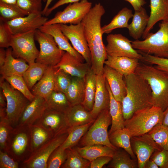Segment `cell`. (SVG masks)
I'll list each match as a JSON object with an SVG mask.
<instances>
[{
    "label": "cell",
    "instance_id": "6da1fadb",
    "mask_svg": "<svg viewBox=\"0 0 168 168\" xmlns=\"http://www.w3.org/2000/svg\"><path fill=\"white\" fill-rule=\"evenodd\" d=\"M105 12L101 3H96L81 22L91 54V68L96 75L103 73L104 62L107 58L101 26V17Z\"/></svg>",
    "mask_w": 168,
    "mask_h": 168
},
{
    "label": "cell",
    "instance_id": "7a4b0ae2",
    "mask_svg": "<svg viewBox=\"0 0 168 168\" xmlns=\"http://www.w3.org/2000/svg\"><path fill=\"white\" fill-rule=\"evenodd\" d=\"M126 94L122 104L125 120L136 112L153 106L152 91L147 81L135 73L124 77Z\"/></svg>",
    "mask_w": 168,
    "mask_h": 168
},
{
    "label": "cell",
    "instance_id": "3957f363",
    "mask_svg": "<svg viewBox=\"0 0 168 168\" xmlns=\"http://www.w3.org/2000/svg\"><path fill=\"white\" fill-rule=\"evenodd\" d=\"M134 73L149 85L152 91L153 106L164 111L168 106V74L154 66L140 63Z\"/></svg>",
    "mask_w": 168,
    "mask_h": 168
},
{
    "label": "cell",
    "instance_id": "277c9868",
    "mask_svg": "<svg viewBox=\"0 0 168 168\" xmlns=\"http://www.w3.org/2000/svg\"><path fill=\"white\" fill-rule=\"evenodd\" d=\"M155 33H149L144 40L132 41L133 47L142 53L168 59V20L162 21Z\"/></svg>",
    "mask_w": 168,
    "mask_h": 168
},
{
    "label": "cell",
    "instance_id": "5b68a950",
    "mask_svg": "<svg viewBox=\"0 0 168 168\" xmlns=\"http://www.w3.org/2000/svg\"><path fill=\"white\" fill-rule=\"evenodd\" d=\"M163 111L152 106L135 112L130 119L125 120V127L131 136H139L147 133L156 125L162 124Z\"/></svg>",
    "mask_w": 168,
    "mask_h": 168
},
{
    "label": "cell",
    "instance_id": "8992f818",
    "mask_svg": "<svg viewBox=\"0 0 168 168\" xmlns=\"http://www.w3.org/2000/svg\"><path fill=\"white\" fill-rule=\"evenodd\" d=\"M80 140L82 147L95 144L107 146L116 149L110 142L108 129L111 124L109 109L102 111Z\"/></svg>",
    "mask_w": 168,
    "mask_h": 168
},
{
    "label": "cell",
    "instance_id": "52a82bcc",
    "mask_svg": "<svg viewBox=\"0 0 168 168\" xmlns=\"http://www.w3.org/2000/svg\"><path fill=\"white\" fill-rule=\"evenodd\" d=\"M0 86L6 99V118L13 127L17 125L25 109L30 102L1 77Z\"/></svg>",
    "mask_w": 168,
    "mask_h": 168
},
{
    "label": "cell",
    "instance_id": "ba28073f",
    "mask_svg": "<svg viewBox=\"0 0 168 168\" xmlns=\"http://www.w3.org/2000/svg\"><path fill=\"white\" fill-rule=\"evenodd\" d=\"M35 39L39 43L40 51L36 62L48 66L54 67L60 61L65 51L60 49L51 35L35 30Z\"/></svg>",
    "mask_w": 168,
    "mask_h": 168
},
{
    "label": "cell",
    "instance_id": "9c48e42d",
    "mask_svg": "<svg viewBox=\"0 0 168 168\" xmlns=\"http://www.w3.org/2000/svg\"><path fill=\"white\" fill-rule=\"evenodd\" d=\"M35 31L12 35L11 43L13 56L25 60L29 64L35 62L39 53L35 42Z\"/></svg>",
    "mask_w": 168,
    "mask_h": 168
},
{
    "label": "cell",
    "instance_id": "30bf717a",
    "mask_svg": "<svg viewBox=\"0 0 168 168\" xmlns=\"http://www.w3.org/2000/svg\"><path fill=\"white\" fill-rule=\"evenodd\" d=\"M92 5V3L87 0H81L69 3L63 11L58 12L53 18L48 20L44 25L80 23L91 8Z\"/></svg>",
    "mask_w": 168,
    "mask_h": 168
},
{
    "label": "cell",
    "instance_id": "8fae6325",
    "mask_svg": "<svg viewBox=\"0 0 168 168\" xmlns=\"http://www.w3.org/2000/svg\"><path fill=\"white\" fill-rule=\"evenodd\" d=\"M68 135V131L53 137L32 152L24 162L26 167L47 168L48 160L53 152L63 143Z\"/></svg>",
    "mask_w": 168,
    "mask_h": 168
},
{
    "label": "cell",
    "instance_id": "7c38bea8",
    "mask_svg": "<svg viewBox=\"0 0 168 168\" xmlns=\"http://www.w3.org/2000/svg\"><path fill=\"white\" fill-rule=\"evenodd\" d=\"M105 49L107 55L126 57L142 60V56L132 47V41L121 34H110L106 37Z\"/></svg>",
    "mask_w": 168,
    "mask_h": 168
},
{
    "label": "cell",
    "instance_id": "4fadbf2b",
    "mask_svg": "<svg viewBox=\"0 0 168 168\" xmlns=\"http://www.w3.org/2000/svg\"><path fill=\"white\" fill-rule=\"evenodd\" d=\"M60 24L61 29L71 43L73 48L91 66V56L81 23L76 25Z\"/></svg>",
    "mask_w": 168,
    "mask_h": 168
},
{
    "label": "cell",
    "instance_id": "5bb4252c",
    "mask_svg": "<svg viewBox=\"0 0 168 168\" xmlns=\"http://www.w3.org/2000/svg\"><path fill=\"white\" fill-rule=\"evenodd\" d=\"M131 144L139 168H144L146 162L155 151L163 149L148 133L132 137Z\"/></svg>",
    "mask_w": 168,
    "mask_h": 168
},
{
    "label": "cell",
    "instance_id": "9a60e30c",
    "mask_svg": "<svg viewBox=\"0 0 168 168\" xmlns=\"http://www.w3.org/2000/svg\"><path fill=\"white\" fill-rule=\"evenodd\" d=\"M42 13H33L6 22L13 35L23 34L39 29L48 20Z\"/></svg>",
    "mask_w": 168,
    "mask_h": 168
},
{
    "label": "cell",
    "instance_id": "2e32d148",
    "mask_svg": "<svg viewBox=\"0 0 168 168\" xmlns=\"http://www.w3.org/2000/svg\"><path fill=\"white\" fill-rule=\"evenodd\" d=\"M35 123L41 126L54 137L67 132L69 128L66 114L48 110Z\"/></svg>",
    "mask_w": 168,
    "mask_h": 168
},
{
    "label": "cell",
    "instance_id": "e0dca14e",
    "mask_svg": "<svg viewBox=\"0 0 168 168\" xmlns=\"http://www.w3.org/2000/svg\"><path fill=\"white\" fill-rule=\"evenodd\" d=\"M46 110L45 99L35 96L23 112L17 125L18 130L30 128L42 116Z\"/></svg>",
    "mask_w": 168,
    "mask_h": 168
},
{
    "label": "cell",
    "instance_id": "ac0fdd59",
    "mask_svg": "<svg viewBox=\"0 0 168 168\" xmlns=\"http://www.w3.org/2000/svg\"><path fill=\"white\" fill-rule=\"evenodd\" d=\"M54 68L62 70L72 76L85 77L91 68L88 64L82 62L72 55L65 52L59 62Z\"/></svg>",
    "mask_w": 168,
    "mask_h": 168
},
{
    "label": "cell",
    "instance_id": "d6986e66",
    "mask_svg": "<svg viewBox=\"0 0 168 168\" xmlns=\"http://www.w3.org/2000/svg\"><path fill=\"white\" fill-rule=\"evenodd\" d=\"M96 88L94 103L90 111L96 119L103 110L109 109L110 96L106 85V80L104 73L96 75Z\"/></svg>",
    "mask_w": 168,
    "mask_h": 168
},
{
    "label": "cell",
    "instance_id": "ffe728a7",
    "mask_svg": "<svg viewBox=\"0 0 168 168\" xmlns=\"http://www.w3.org/2000/svg\"><path fill=\"white\" fill-rule=\"evenodd\" d=\"M39 30L52 35L60 49L69 53L80 61L84 63L85 60L83 57L72 46L68 39L62 32L60 24L44 25Z\"/></svg>",
    "mask_w": 168,
    "mask_h": 168
},
{
    "label": "cell",
    "instance_id": "44dd1931",
    "mask_svg": "<svg viewBox=\"0 0 168 168\" xmlns=\"http://www.w3.org/2000/svg\"><path fill=\"white\" fill-rule=\"evenodd\" d=\"M103 73L115 99L122 103L126 94L124 76L115 69L105 65Z\"/></svg>",
    "mask_w": 168,
    "mask_h": 168
},
{
    "label": "cell",
    "instance_id": "7402d4cb",
    "mask_svg": "<svg viewBox=\"0 0 168 168\" xmlns=\"http://www.w3.org/2000/svg\"><path fill=\"white\" fill-rule=\"evenodd\" d=\"M29 66L25 60L15 58L12 54V48H8L6 50V57L3 65L0 68L1 77L6 78L14 75L22 76Z\"/></svg>",
    "mask_w": 168,
    "mask_h": 168
},
{
    "label": "cell",
    "instance_id": "603a6c76",
    "mask_svg": "<svg viewBox=\"0 0 168 168\" xmlns=\"http://www.w3.org/2000/svg\"><path fill=\"white\" fill-rule=\"evenodd\" d=\"M150 14L142 35L145 39L156 23L168 20V0H150Z\"/></svg>",
    "mask_w": 168,
    "mask_h": 168
},
{
    "label": "cell",
    "instance_id": "cb8c5ba5",
    "mask_svg": "<svg viewBox=\"0 0 168 168\" xmlns=\"http://www.w3.org/2000/svg\"><path fill=\"white\" fill-rule=\"evenodd\" d=\"M139 59L126 57L107 55L104 64L116 70L124 77L134 73Z\"/></svg>",
    "mask_w": 168,
    "mask_h": 168
},
{
    "label": "cell",
    "instance_id": "d4e9b609",
    "mask_svg": "<svg viewBox=\"0 0 168 168\" xmlns=\"http://www.w3.org/2000/svg\"><path fill=\"white\" fill-rule=\"evenodd\" d=\"M55 69L49 66L41 79L34 86L31 91L35 96L46 99L54 90Z\"/></svg>",
    "mask_w": 168,
    "mask_h": 168
},
{
    "label": "cell",
    "instance_id": "484cf974",
    "mask_svg": "<svg viewBox=\"0 0 168 168\" xmlns=\"http://www.w3.org/2000/svg\"><path fill=\"white\" fill-rule=\"evenodd\" d=\"M66 114L69 128L85 124L95 119L82 104L72 106Z\"/></svg>",
    "mask_w": 168,
    "mask_h": 168
},
{
    "label": "cell",
    "instance_id": "4316f807",
    "mask_svg": "<svg viewBox=\"0 0 168 168\" xmlns=\"http://www.w3.org/2000/svg\"><path fill=\"white\" fill-rule=\"evenodd\" d=\"M106 85L110 96L109 112L111 118V126L109 135L115 131L125 128L122 103L114 98L106 80Z\"/></svg>",
    "mask_w": 168,
    "mask_h": 168
},
{
    "label": "cell",
    "instance_id": "83f0119b",
    "mask_svg": "<svg viewBox=\"0 0 168 168\" xmlns=\"http://www.w3.org/2000/svg\"><path fill=\"white\" fill-rule=\"evenodd\" d=\"M149 17L146 10L142 7L138 10L134 11L132 21L127 28L131 36L137 40L142 36L147 26Z\"/></svg>",
    "mask_w": 168,
    "mask_h": 168
},
{
    "label": "cell",
    "instance_id": "f1b7e54d",
    "mask_svg": "<svg viewBox=\"0 0 168 168\" xmlns=\"http://www.w3.org/2000/svg\"><path fill=\"white\" fill-rule=\"evenodd\" d=\"M85 77H72L71 83L65 94L71 105L82 104L85 97Z\"/></svg>",
    "mask_w": 168,
    "mask_h": 168
},
{
    "label": "cell",
    "instance_id": "f546056e",
    "mask_svg": "<svg viewBox=\"0 0 168 168\" xmlns=\"http://www.w3.org/2000/svg\"><path fill=\"white\" fill-rule=\"evenodd\" d=\"M132 137L128 130L125 127L116 130L109 134L110 141L114 147L124 149L129 153L133 159H137L131 146Z\"/></svg>",
    "mask_w": 168,
    "mask_h": 168
},
{
    "label": "cell",
    "instance_id": "4dcf8cb0",
    "mask_svg": "<svg viewBox=\"0 0 168 168\" xmlns=\"http://www.w3.org/2000/svg\"><path fill=\"white\" fill-rule=\"evenodd\" d=\"M76 148L83 158L90 162L101 156H107L112 157L115 149L101 144L77 147Z\"/></svg>",
    "mask_w": 168,
    "mask_h": 168
},
{
    "label": "cell",
    "instance_id": "1f68e13d",
    "mask_svg": "<svg viewBox=\"0 0 168 168\" xmlns=\"http://www.w3.org/2000/svg\"><path fill=\"white\" fill-rule=\"evenodd\" d=\"M108 167L111 168H137V159H133L126 151L120 148H117L110 162Z\"/></svg>",
    "mask_w": 168,
    "mask_h": 168
},
{
    "label": "cell",
    "instance_id": "d6a6232c",
    "mask_svg": "<svg viewBox=\"0 0 168 168\" xmlns=\"http://www.w3.org/2000/svg\"><path fill=\"white\" fill-rule=\"evenodd\" d=\"M96 76L91 68L85 77V94L82 104L90 111L92 110L94 103L96 88Z\"/></svg>",
    "mask_w": 168,
    "mask_h": 168
},
{
    "label": "cell",
    "instance_id": "836d02e7",
    "mask_svg": "<svg viewBox=\"0 0 168 168\" xmlns=\"http://www.w3.org/2000/svg\"><path fill=\"white\" fill-rule=\"evenodd\" d=\"M47 110L56 111L66 114L72 106L65 94L53 91L46 99Z\"/></svg>",
    "mask_w": 168,
    "mask_h": 168
},
{
    "label": "cell",
    "instance_id": "e575fe53",
    "mask_svg": "<svg viewBox=\"0 0 168 168\" xmlns=\"http://www.w3.org/2000/svg\"><path fill=\"white\" fill-rule=\"evenodd\" d=\"M133 16L131 10L126 7L123 8L113 17L109 24L101 27L102 33L109 34L116 29L128 28V21Z\"/></svg>",
    "mask_w": 168,
    "mask_h": 168
},
{
    "label": "cell",
    "instance_id": "d590c367",
    "mask_svg": "<svg viewBox=\"0 0 168 168\" xmlns=\"http://www.w3.org/2000/svg\"><path fill=\"white\" fill-rule=\"evenodd\" d=\"M48 67L36 62L29 64L22 77L30 90L41 79Z\"/></svg>",
    "mask_w": 168,
    "mask_h": 168
},
{
    "label": "cell",
    "instance_id": "8d00e7d4",
    "mask_svg": "<svg viewBox=\"0 0 168 168\" xmlns=\"http://www.w3.org/2000/svg\"><path fill=\"white\" fill-rule=\"evenodd\" d=\"M30 128L31 138L30 148L32 152L54 137L51 133L37 124H34Z\"/></svg>",
    "mask_w": 168,
    "mask_h": 168
},
{
    "label": "cell",
    "instance_id": "74e56055",
    "mask_svg": "<svg viewBox=\"0 0 168 168\" xmlns=\"http://www.w3.org/2000/svg\"><path fill=\"white\" fill-rule=\"evenodd\" d=\"M95 120L85 124L70 127L68 135L63 143L61 145L64 149L75 146L85 134Z\"/></svg>",
    "mask_w": 168,
    "mask_h": 168
},
{
    "label": "cell",
    "instance_id": "f35d334b",
    "mask_svg": "<svg viewBox=\"0 0 168 168\" xmlns=\"http://www.w3.org/2000/svg\"><path fill=\"white\" fill-rule=\"evenodd\" d=\"M67 159L61 167L63 168H90L91 162L83 158L76 147H73L66 149Z\"/></svg>",
    "mask_w": 168,
    "mask_h": 168
},
{
    "label": "cell",
    "instance_id": "ab89813d",
    "mask_svg": "<svg viewBox=\"0 0 168 168\" xmlns=\"http://www.w3.org/2000/svg\"><path fill=\"white\" fill-rule=\"evenodd\" d=\"M0 21L5 22L27 15L18 6L0 2Z\"/></svg>",
    "mask_w": 168,
    "mask_h": 168
},
{
    "label": "cell",
    "instance_id": "60d3db41",
    "mask_svg": "<svg viewBox=\"0 0 168 168\" xmlns=\"http://www.w3.org/2000/svg\"><path fill=\"white\" fill-rule=\"evenodd\" d=\"M147 133L162 149L168 151V126L158 124Z\"/></svg>",
    "mask_w": 168,
    "mask_h": 168
},
{
    "label": "cell",
    "instance_id": "b9f144b4",
    "mask_svg": "<svg viewBox=\"0 0 168 168\" xmlns=\"http://www.w3.org/2000/svg\"><path fill=\"white\" fill-rule=\"evenodd\" d=\"M5 79L14 88L22 93L30 102L35 96L28 87L22 76L14 75L6 78Z\"/></svg>",
    "mask_w": 168,
    "mask_h": 168
},
{
    "label": "cell",
    "instance_id": "7bdbcfd3",
    "mask_svg": "<svg viewBox=\"0 0 168 168\" xmlns=\"http://www.w3.org/2000/svg\"><path fill=\"white\" fill-rule=\"evenodd\" d=\"M0 149L7 151V142L10 133L14 130L6 118V112L0 113Z\"/></svg>",
    "mask_w": 168,
    "mask_h": 168
},
{
    "label": "cell",
    "instance_id": "ee69618b",
    "mask_svg": "<svg viewBox=\"0 0 168 168\" xmlns=\"http://www.w3.org/2000/svg\"><path fill=\"white\" fill-rule=\"evenodd\" d=\"M55 69L54 91L65 94L71 83L72 76L62 70Z\"/></svg>",
    "mask_w": 168,
    "mask_h": 168
},
{
    "label": "cell",
    "instance_id": "f6af8a7d",
    "mask_svg": "<svg viewBox=\"0 0 168 168\" xmlns=\"http://www.w3.org/2000/svg\"><path fill=\"white\" fill-rule=\"evenodd\" d=\"M42 0H17L18 7L27 15L33 13H42Z\"/></svg>",
    "mask_w": 168,
    "mask_h": 168
},
{
    "label": "cell",
    "instance_id": "bcb514c9",
    "mask_svg": "<svg viewBox=\"0 0 168 168\" xmlns=\"http://www.w3.org/2000/svg\"><path fill=\"white\" fill-rule=\"evenodd\" d=\"M67 157L66 150L61 146L56 148L50 156L47 162V168H59L66 161Z\"/></svg>",
    "mask_w": 168,
    "mask_h": 168
},
{
    "label": "cell",
    "instance_id": "7dc6e473",
    "mask_svg": "<svg viewBox=\"0 0 168 168\" xmlns=\"http://www.w3.org/2000/svg\"><path fill=\"white\" fill-rule=\"evenodd\" d=\"M138 52L142 56L141 60L151 64H154V66L156 68L168 74V59L146 54L139 51Z\"/></svg>",
    "mask_w": 168,
    "mask_h": 168
},
{
    "label": "cell",
    "instance_id": "c3c4849f",
    "mask_svg": "<svg viewBox=\"0 0 168 168\" xmlns=\"http://www.w3.org/2000/svg\"><path fill=\"white\" fill-rule=\"evenodd\" d=\"M28 143V138L26 133L23 132L18 133L14 138L12 147L14 153L20 155L25 151Z\"/></svg>",
    "mask_w": 168,
    "mask_h": 168
},
{
    "label": "cell",
    "instance_id": "681fc988",
    "mask_svg": "<svg viewBox=\"0 0 168 168\" xmlns=\"http://www.w3.org/2000/svg\"><path fill=\"white\" fill-rule=\"evenodd\" d=\"M12 35L6 22L0 21V48H8L10 46Z\"/></svg>",
    "mask_w": 168,
    "mask_h": 168
},
{
    "label": "cell",
    "instance_id": "f907efd6",
    "mask_svg": "<svg viewBox=\"0 0 168 168\" xmlns=\"http://www.w3.org/2000/svg\"><path fill=\"white\" fill-rule=\"evenodd\" d=\"M150 159L160 168H168V151L164 149L157 150L152 154Z\"/></svg>",
    "mask_w": 168,
    "mask_h": 168
},
{
    "label": "cell",
    "instance_id": "816d5d0a",
    "mask_svg": "<svg viewBox=\"0 0 168 168\" xmlns=\"http://www.w3.org/2000/svg\"><path fill=\"white\" fill-rule=\"evenodd\" d=\"M18 163L9 156L6 152L0 151V168H18Z\"/></svg>",
    "mask_w": 168,
    "mask_h": 168
},
{
    "label": "cell",
    "instance_id": "f5cc1de1",
    "mask_svg": "<svg viewBox=\"0 0 168 168\" xmlns=\"http://www.w3.org/2000/svg\"><path fill=\"white\" fill-rule=\"evenodd\" d=\"M112 157L103 156L98 157L91 162L90 168H101L111 161Z\"/></svg>",
    "mask_w": 168,
    "mask_h": 168
},
{
    "label": "cell",
    "instance_id": "db71d44e",
    "mask_svg": "<svg viewBox=\"0 0 168 168\" xmlns=\"http://www.w3.org/2000/svg\"><path fill=\"white\" fill-rule=\"evenodd\" d=\"M81 0H59L53 6L48 9L45 13V16H49L54 10L58 7L66 4L73 3L77 2Z\"/></svg>",
    "mask_w": 168,
    "mask_h": 168
},
{
    "label": "cell",
    "instance_id": "11a10c76",
    "mask_svg": "<svg viewBox=\"0 0 168 168\" xmlns=\"http://www.w3.org/2000/svg\"><path fill=\"white\" fill-rule=\"evenodd\" d=\"M128 2L133 7L134 11L141 9L146 3L145 0H124Z\"/></svg>",
    "mask_w": 168,
    "mask_h": 168
},
{
    "label": "cell",
    "instance_id": "9f6ffc18",
    "mask_svg": "<svg viewBox=\"0 0 168 168\" xmlns=\"http://www.w3.org/2000/svg\"><path fill=\"white\" fill-rule=\"evenodd\" d=\"M6 57V51L2 48L0 49V68L4 64Z\"/></svg>",
    "mask_w": 168,
    "mask_h": 168
},
{
    "label": "cell",
    "instance_id": "6f0895ef",
    "mask_svg": "<svg viewBox=\"0 0 168 168\" xmlns=\"http://www.w3.org/2000/svg\"><path fill=\"white\" fill-rule=\"evenodd\" d=\"M159 167L152 159L148 160L146 163L144 168H158Z\"/></svg>",
    "mask_w": 168,
    "mask_h": 168
},
{
    "label": "cell",
    "instance_id": "680465c9",
    "mask_svg": "<svg viewBox=\"0 0 168 168\" xmlns=\"http://www.w3.org/2000/svg\"><path fill=\"white\" fill-rule=\"evenodd\" d=\"M162 124L168 126V106L163 111V116Z\"/></svg>",
    "mask_w": 168,
    "mask_h": 168
},
{
    "label": "cell",
    "instance_id": "91938a15",
    "mask_svg": "<svg viewBox=\"0 0 168 168\" xmlns=\"http://www.w3.org/2000/svg\"><path fill=\"white\" fill-rule=\"evenodd\" d=\"M5 96L1 90L0 92V107H6L7 106V103Z\"/></svg>",
    "mask_w": 168,
    "mask_h": 168
},
{
    "label": "cell",
    "instance_id": "94428289",
    "mask_svg": "<svg viewBox=\"0 0 168 168\" xmlns=\"http://www.w3.org/2000/svg\"><path fill=\"white\" fill-rule=\"evenodd\" d=\"M17 0H0V2L5 4L17 6Z\"/></svg>",
    "mask_w": 168,
    "mask_h": 168
},
{
    "label": "cell",
    "instance_id": "6125c7cd",
    "mask_svg": "<svg viewBox=\"0 0 168 168\" xmlns=\"http://www.w3.org/2000/svg\"><path fill=\"white\" fill-rule=\"evenodd\" d=\"M53 0H47L45 6L42 12V14L43 15H45L47 11L49 8V7Z\"/></svg>",
    "mask_w": 168,
    "mask_h": 168
},
{
    "label": "cell",
    "instance_id": "be15d7a7",
    "mask_svg": "<svg viewBox=\"0 0 168 168\" xmlns=\"http://www.w3.org/2000/svg\"><path fill=\"white\" fill-rule=\"evenodd\" d=\"M43 1H44V2H46L47 0H42Z\"/></svg>",
    "mask_w": 168,
    "mask_h": 168
}]
</instances>
